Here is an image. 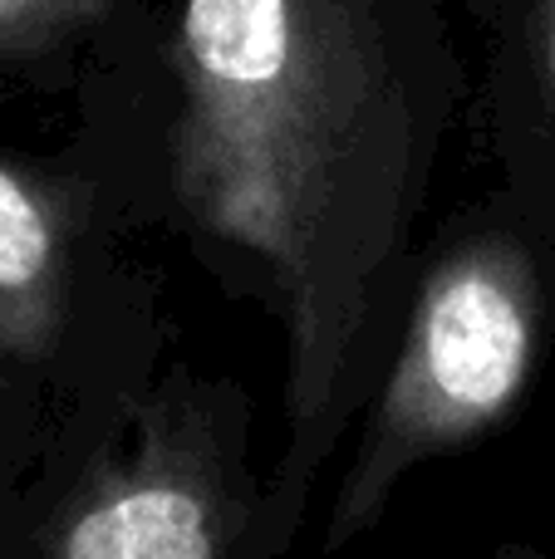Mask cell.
<instances>
[{
    "instance_id": "obj_1",
    "label": "cell",
    "mask_w": 555,
    "mask_h": 559,
    "mask_svg": "<svg viewBox=\"0 0 555 559\" xmlns=\"http://www.w3.org/2000/svg\"><path fill=\"white\" fill-rule=\"evenodd\" d=\"M177 64V197L202 231L271 271L291 334V452L256 550L271 559L340 437L383 255L359 182L364 69L324 0H182Z\"/></svg>"
},
{
    "instance_id": "obj_2",
    "label": "cell",
    "mask_w": 555,
    "mask_h": 559,
    "mask_svg": "<svg viewBox=\"0 0 555 559\" xmlns=\"http://www.w3.org/2000/svg\"><path fill=\"white\" fill-rule=\"evenodd\" d=\"M541 344V299L521 246L482 236L448 255L418 289L393 373L344 472L324 550L364 535L409 466L458 452L521 403Z\"/></svg>"
},
{
    "instance_id": "obj_3",
    "label": "cell",
    "mask_w": 555,
    "mask_h": 559,
    "mask_svg": "<svg viewBox=\"0 0 555 559\" xmlns=\"http://www.w3.org/2000/svg\"><path fill=\"white\" fill-rule=\"evenodd\" d=\"M246 515L241 466L212 413L157 403L138 442L79 476L59 501L39 559H232Z\"/></svg>"
},
{
    "instance_id": "obj_4",
    "label": "cell",
    "mask_w": 555,
    "mask_h": 559,
    "mask_svg": "<svg viewBox=\"0 0 555 559\" xmlns=\"http://www.w3.org/2000/svg\"><path fill=\"white\" fill-rule=\"evenodd\" d=\"M64 324V216L55 197L0 163V354L45 364Z\"/></svg>"
},
{
    "instance_id": "obj_5",
    "label": "cell",
    "mask_w": 555,
    "mask_h": 559,
    "mask_svg": "<svg viewBox=\"0 0 555 559\" xmlns=\"http://www.w3.org/2000/svg\"><path fill=\"white\" fill-rule=\"evenodd\" d=\"M104 10V0H0V49L39 45L84 25Z\"/></svg>"
},
{
    "instance_id": "obj_6",
    "label": "cell",
    "mask_w": 555,
    "mask_h": 559,
    "mask_svg": "<svg viewBox=\"0 0 555 559\" xmlns=\"http://www.w3.org/2000/svg\"><path fill=\"white\" fill-rule=\"evenodd\" d=\"M536 15H541V45H546L551 88H555V0H536Z\"/></svg>"
},
{
    "instance_id": "obj_7",
    "label": "cell",
    "mask_w": 555,
    "mask_h": 559,
    "mask_svg": "<svg viewBox=\"0 0 555 559\" xmlns=\"http://www.w3.org/2000/svg\"><path fill=\"white\" fill-rule=\"evenodd\" d=\"M487 559H541L536 550H497V555H487Z\"/></svg>"
},
{
    "instance_id": "obj_8",
    "label": "cell",
    "mask_w": 555,
    "mask_h": 559,
    "mask_svg": "<svg viewBox=\"0 0 555 559\" xmlns=\"http://www.w3.org/2000/svg\"><path fill=\"white\" fill-rule=\"evenodd\" d=\"M10 364H15V358H5V354H0V397H5V368Z\"/></svg>"
}]
</instances>
